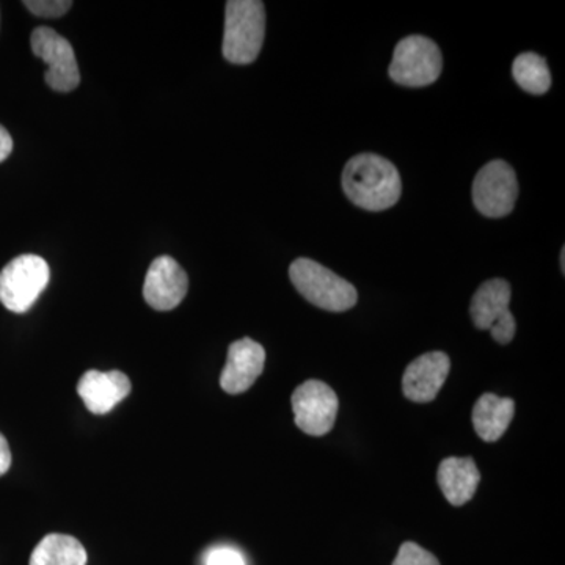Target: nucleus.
Instances as JSON below:
<instances>
[{"instance_id": "20", "label": "nucleus", "mask_w": 565, "mask_h": 565, "mask_svg": "<svg viewBox=\"0 0 565 565\" xmlns=\"http://www.w3.org/2000/svg\"><path fill=\"white\" fill-rule=\"evenodd\" d=\"M516 330V323L514 316L508 315L504 316L503 319H500L492 329H490V333H492V338L497 341L498 344H509L512 340H514Z\"/></svg>"}, {"instance_id": "10", "label": "nucleus", "mask_w": 565, "mask_h": 565, "mask_svg": "<svg viewBox=\"0 0 565 565\" xmlns=\"http://www.w3.org/2000/svg\"><path fill=\"white\" fill-rule=\"evenodd\" d=\"M264 363H266V351L262 344L250 338L234 341L230 345L226 364L221 375L223 392L230 394L247 392L255 384L256 379L263 374Z\"/></svg>"}, {"instance_id": "4", "label": "nucleus", "mask_w": 565, "mask_h": 565, "mask_svg": "<svg viewBox=\"0 0 565 565\" xmlns=\"http://www.w3.org/2000/svg\"><path fill=\"white\" fill-rule=\"evenodd\" d=\"M50 277V266L41 256H18L0 273V302L13 313H25L46 289Z\"/></svg>"}, {"instance_id": "12", "label": "nucleus", "mask_w": 565, "mask_h": 565, "mask_svg": "<svg viewBox=\"0 0 565 565\" xmlns=\"http://www.w3.org/2000/svg\"><path fill=\"white\" fill-rule=\"evenodd\" d=\"M132 386L128 375L121 371H87L77 384V393L85 407L95 415L109 414L125 397L129 396Z\"/></svg>"}, {"instance_id": "23", "label": "nucleus", "mask_w": 565, "mask_h": 565, "mask_svg": "<svg viewBox=\"0 0 565 565\" xmlns=\"http://www.w3.org/2000/svg\"><path fill=\"white\" fill-rule=\"evenodd\" d=\"M11 151H13V139H11L9 131L0 126V162L6 161Z\"/></svg>"}, {"instance_id": "14", "label": "nucleus", "mask_w": 565, "mask_h": 565, "mask_svg": "<svg viewBox=\"0 0 565 565\" xmlns=\"http://www.w3.org/2000/svg\"><path fill=\"white\" fill-rule=\"evenodd\" d=\"M515 414V403L511 397H498L486 393L479 397L473 408V426L476 434L484 441L500 440L511 426Z\"/></svg>"}, {"instance_id": "2", "label": "nucleus", "mask_w": 565, "mask_h": 565, "mask_svg": "<svg viewBox=\"0 0 565 565\" xmlns=\"http://www.w3.org/2000/svg\"><path fill=\"white\" fill-rule=\"evenodd\" d=\"M266 36V10L259 0L226 2L223 57L234 65H248L258 58Z\"/></svg>"}, {"instance_id": "15", "label": "nucleus", "mask_w": 565, "mask_h": 565, "mask_svg": "<svg viewBox=\"0 0 565 565\" xmlns=\"http://www.w3.org/2000/svg\"><path fill=\"white\" fill-rule=\"evenodd\" d=\"M509 303H511V286L508 281L494 278V280L482 282L470 305L475 326L481 330L492 329L500 319L511 315Z\"/></svg>"}, {"instance_id": "19", "label": "nucleus", "mask_w": 565, "mask_h": 565, "mask_svg": "<svg viewBox=\"0 0 565 565\" xmlns=\"http://www.w3.org/2000/svg\"><path fill=\"white\" fill-rule=\"evenodd\" d=\"M24 6L35 17L61 18L63 14L68 13L73 2H70V0H28V2H24Z\"/></svg>"}, {"instance_id": "13", "label": "nucleus", "mask_w": 565, "mask_h": 565, "mask_svg": "<svg viewBox=\"0 0 565 565\" xmlns=\"http://www.w3.org/2000/svg\"><path fill=\"white\" fill-rule=\"evenodd\" d=\"M438 486L452 505L467 504L475 497L481 473L471 457H448L438 467Z\"/></svg>"}, {"instance_id": "1", "label": "nucleus", "mask_w": 565, "mask_h": 565, "mask_svg": "<svg viewBox=\"0 0 565 565\" xmlns=\"http://www.w3.org/2000/svg\"><path fill=\"white\" fill-rule=\"evenodd\" d=\"M343 189L356 206L379 212L399 202L403 184L392 162L377 154H359L345 163Z\"/></svg>"}, {"instance_id": "3", "label": "nucleus", "mask_w": 565, "mask_h": 565, "mask_svg": "<svg viewBox=\"0 0 565 565\" xmlns=\"http://www.w3.org/2000/svg\"><path fill=\"white\" fill-rule=\"evenodd\" d=\"M289 277L294 288L321 310L343 313L355 307L359 300V294L351 282L313 259H296L289 267Z\"/></svg>"}, {"instance_id": "24", "label": "nucleus", "mask_w": 565, "mask_h": 565, "mask_svg": "<svg viewBox=\"0 0 565 565\" xmlns=\"http://www.w3.org/2000/svg\"><path fill=\"white\" fill-rule=\"evenodd\" d=\"M564 248H563V252H561V267H563V273H564V269H565V259H564V256H565V253H564Z\"/></svg>"}, {"instance_id": "17", "label": "nucleus", "mask_w": 565, "mask_h": 565, "mask_svg": "<svg viewBox=\"0 0 565 565\" xmlns=\"http://www.w3.org/2000/svg\"><path fill=\"white\" fill-rule=\"evenodd\" d=\"M512 76L523 90L531 95H545L552 87V74L541 55L525 52L515 58Z\"/></svg>"}, {"instance_id": "9", "label": "nucleus", "mask_w": 565, "mask_h": 565, "mask_svg": "<svg viewBox=\"0 0 565 565\" xmlns=\"http://www.w3.org/2000/svg\"><path fill=\"white\" fill-rule=\"evenodd\" d=\"M189 278L172 256H159L145 277L143 297L151 308L170 311L184 300Z\"/></svg>"}, {"instance_id": "18", "label": "nucleus", "mask_w": 565, "mask_h": 565, "mask_svg": "<svg viewBox=\"0 0 565 565\" xmlns=\"http://www.w3.org/2000/svg\"><path fill=\"white\" fill-rule=\"evenodd\" d=\"M393 565H440V563L433 553L427 552L423 546L415 542H405L401 545Z\"/></svg>"}, {"instance_id": "22", "label": "nucleus", "mask_w": 565, "mask_h": 565, "mask_svg": "<svg viewBox=\"0 0 565 565\" xmlns=\"http://www.w3.org/2000/svg\"><path fill=\"white\" fill-rule=\"evenodd\" d=\"M11 465V451L9 441L0 434V476H3L9 471Z\"/></svg>"}, {"instance_id": "16", "label": "nucleus", "mask_w": 565, "mask_h": 565, "mask_svg": "<svg viewBox=\"0 0 565 565\" xmlns=\"http://www.w3.org/2000/svg\"><path fill=\"white\" fill-rule=\"evenodd\" d=\"M87 552L73 535L47 534L35 546L29 565H85Z\"/></svg>"}, {"instance_id": "8", "label": "nucleus", "mask_w": 565, "mask_h": 565, "mask_svg": "<svg viewBox=\"0 0 565 565\" xmlns=\"http://www.w3.org/2000/svg\"><path fill=\"white\" fill-rule=\"evenodd\" d=\"M294 418L305 434L322 437L333 429L338 414V396L321 381H308L291 397Z\"/></svg>"}, {"instance_id": "5", "label": "nucleus", "mask_w": 565, "mask_h": 565, "mask_svg": "<svg viewBox=\"0 0 565 565\" xmlns=\"http://www.w3.org/2000/svg\"><path fill=\"white\" fill-rule=\"evenodd\" d=\"M444 70L441 51L433 40L422 35L407 36L394 50L390 77L404 87H427Z\"/></svg>"}, {"instance_id": "7", "label": "nucleus", "mask_w": 565, "mask_h": 565, "mask_svg": "<svg viewBox=\"0 0 565 565\" xmlns=\"http://www.w3.org/2000/svg\"><path fill=\"white\" fill-rule=\"evenodd\" d=\"M31 44L33 54L47 65L44 79L52 90L68 93L79 85V66L68 40L50 28H36Z\"/></svg>"}, {"instance_id": "21", "label": "nucleus", "mask_w": 565, "mask_h": 565, "mask_svg": "<svg viewBox=\"0 0 565 565\" xmlns=\"http://www.w3.org/2000/svg\"><path fill=\"white\" fill-rule=\"evenodd\" d=\"M206 565H245V561L237 550L222 546V548L212 550L206 557Z\"/></svg>"}, {"instance_id": "6", "label": "nucleus", "mask_w": 565, "mask_h": 565, "mask_svg": "<svg viewBox=\"0 0 565 565\" xmlns=\"http://www.w3.org/2000/svg\"><path fill=\"white\" fill-rule=\"evenodd\" d=\"M519 182L514 169L504 161L487 163L476 174L473 202L476 210L490 218H500L514 211Z\"/></svg>"}, {"instance_id": "11", "label": "nucleus", "mask_w": 565, "mask_h": 565, "mask_svg": "<svg viewBox=\"0 0 565 565\" xmlns=\"http://www.w3.org/2000/svg\"><path fill=\"white\" fill-rule=\"evenodd\" d=\"M449 367L451 362L445 352H429L418 356L404 373L405 397L419 404L434 401L448 379Z\"/></svg>"}]
</instances>
